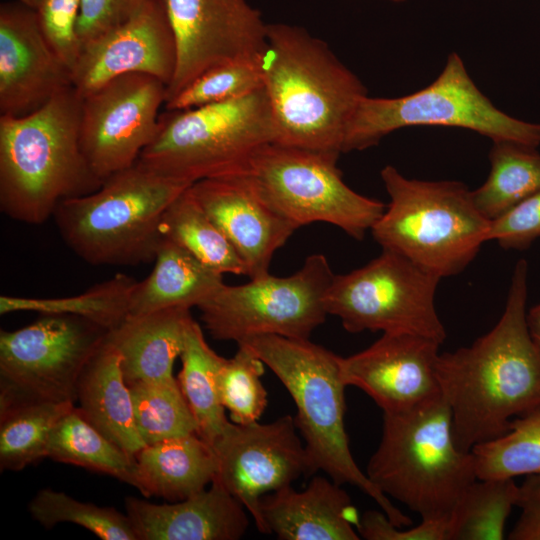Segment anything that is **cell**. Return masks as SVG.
<instances>
[{
	"mask_svg": "<svg viewBox=\"0 0 540 540\" xmlns=\"http://www.w3.org/2000/svg\"><path fill=\"white\" fill-rule=\"evenodd\" d=\"M527 298L528 263L519 259L496 325L470 346L438 356L441 396L463 451L501 436L514 418L540 406V352L527 326Z\"/></svg>",
	"mask_w": 540,
	"mask_h": 540,
	"instance_id": "1",
	"label": "cell"
},
{
	"mask_svg": "<svg viewBox=\"0 0 540 540\" xmlns=\"http://www.w3.org/2000/svg\"><path fill=\"white\" fill-rule=\"evenodd\" d=\"M275 142L341 154L347 126L367 95L360 79L304 28L271 23L258 57Z\"/></svg>",
	"mask_w": 540,
	"mask_h": 540,
	"instance_id": "2",
	"label": "cell"
},
{
	"mask_svg": "<svg viewBox=\"0 0 540 540\" xmlns=\"http://www.w3.org/2000/svg\"><path fill=\"white\" fill-rule=\"evenodd\" d=\"M81 104L71 86L27 115H0V209L9 218L45 223L61 201L102 185L82 149Z\"/></svg>",
	"mask_w": 540,
	"mask_h": 540,
	"instance_id": "3",
	"label": "cell"
},
{
	"mask_svg": "<svg viewBox=\"0 0 540 540\" xmlns=\"http://www.w3.org/2000/svg\"><path fill=\"white\" fill-rule=\"evenodd\" d=\"M237 344L248 346L281 381L296 406L294 417L313 474L350 484L373 499L397 527L412 520L384 495L357 465L345 430V388L341 357L309 339L258 335Z\"/></svg>",
	"mask_w": 540,
	"mask_h": 540,
	"instance_id": "4",
	"label": "cell"
},
{
	"mask_svg": "<svg viewBox=\"0 0 540 540\" xmlns=\"http://www.w3.org/2000/svg\"><path fill=\"white\" fill-rule=\"evenodd\" d=\"M365 473L384 495L422 520L450 518L477 479L471 451L455 443L442 396L408 411L383 413L380 442Z\"/></svg>",
	"mask_w": 540,
	"mask_h": 540,
	"instance_id": "5",
	"label": "cell"
},
{
	"mask_svg": "<svg viewBox=\"0 0 540 540\" xmlns=\"http://www.w3.org/2000/svg\"><path fill=\"white\" fill-rule=\"evenodd\" d=\"M192 184L136 162L107 177L95 191L67 198L53 217L67 246L91 265L154 262L169 205Z\"/></svg>",
	"mask_w": 540,
	"mask_h": 540,
	"instance_id": "6",
	"label": "cell"
},
{
	"mask_svg": "<svg viewBox=\"0 0 540 540\" xmlns=\"http://www.w3.org/2000/svg\"><path fill=\"white\" fill-rule=\"evenodd\" d=\"M380 175L390 202L370 230L374 240L439 278L463 271L488 241L491 223L471 190L455 180L410 179L392 165Z\"/></svg>",
	"mask_w": 540,
	"mask_h": 540,
	"instance_id": "7",
	"label": "cell"
},
{
	"mask_svg": "<svg viewBox=\"0 0 540 540\" xmlns=\"http://www.w3.org/2000/svg\"><path fill=\"white\" fill-rule=\"evenodd\" d=\"M263 88L246 96L159 115L154 140L138 163L169 178L193 184L239 173L261 146L275 142Z\"/></svg>",
	"mask_w": 540,
	"mask_h": 540,
	"instance_id": "8",
	"label": "cell"
},
{
	"mask_svg": "<svg viewBox=\"0 0 540 540\" xmlns=\"http://www.w3.org/2000/svg\"><path fill=\"white\" fill-rule=\"evenodd\" d=\"M411 126L458 127L492 141L540 145V124L498 109L477 87L456 52L449 54L436 79L418 91L395 98L364 96L347 126L342 152L367 149L395 130Z\"/></svg>",
	"mask_w": 540,
	"mask_h": 540,
	"instance_id": "9",
	"label": "cell"
},
{
	"mask_svg": "<svg viewBox=\"0 0 540 540\" xmlns=\"http://www.w3.org/2000/svg\"><path fill=\"white\" fill-rule=\"evenodd\" d=\"M339 155L271 142L257 149L237 174L298 228L324 222L362 240L387 205L345 183L337 167Z\"/></svg>",
	"mask_w": 540,
	"mask_h": 540,
	"instance_id": "10",
	"label": "cell"
},
{
	"mask_svg": "<svg viewBox=\"0 0 540 540\" xmlns=\"http://www.w3.org/2000/svg\"><path fill=\"white\" fill-rule=\"evenodd\" d=\"M334 275L325 255L312 254L290 276L268 273L241 285L224 284L199 305L201 320L216 340L309 339L328 315L326 295Z\"/></svg>",
	"mask_w": 540,
	"mask_h": 540,
	"instance_id": "11",
	"label": "cell"
},
{
	"mask_svg": "<svg viewBox=\"0 0 540 540\" xmlns=\"http://www.w3.org/2000/svg\"><path fill=\"white\" fill-rule=\"evenodd\" d=\"M441 278L386 249L347 274L334 275L326 310L350 333H411L440 344L446 330L435 307Z\"/></svg>",
	"mask_w": 540,
	"mask_h": 540,
	"instance_id": "12",
	"label": "cell"
},
{
	"mask_svg": "<svg viewBox=\"0 0 540 540\" xmlns=\"http://www.w3.org/2000/svg\"><path fill=\"white\" fill-rule=\"evenodd\" d=\"M108 330L81 317L43 314L0 332V406L20 401L76 402L80 377Z\"/></svg>",
	"mask_w": 540,
	"mask_h": 540,
	"instance_id": "13",
	"label": "cell"
},
{
	"mask_svg": "<svg viewBox=\"0 0 540 540\" xmlns=\"http://www.w3.org/2000/svg\"><path fill=\"white\" fill-rule=\"evenodd\" d=\"M167 86L146 74H125L82 96L80 139L102 181L136 164L158 131Z\"/></svg>",
	"mask_w": 540,
	"mask_h": 540,
	"instance_id": "14",
	"label": "cell"
},
{
	"mask_svg": "<svg viewBox=\"0 0 540 540\" xmlns=\"http://www.w3.org/2000/svg\"><path fill=\"white\" fill-rule=\"evenodd\" d=\"M291 415L268 423L231 422L211 445L218 481L253 517L257 530L268 534L260 509L267 493L312 475L304 441Z\"/></svg>",
	"mask_w": 540,
	"mask_h": 540,
	"instance_id": "15",
	"label": "cell"
},
{
	"mask_svg": "<svg viewBox=\"0 0 540 540\" xmlns=\"http://www.w3.org/2000/svg\"><path fill=\"white\" fill-rule=\"evenodd\" d=\"M177 51L165 103L203 72L225 62L255 59L268 24L248 0H159ZM165 105V104H164Z\"/></svg>",
	"mask_w": 540,
	"mask_h": 540,
	"instance_id": "16",
	"label": "cell"
},
{
	"mask_svg": "<svg viewBox=\"0 0 540 540\" xmlns=\"http://www.w3.org/2000/svg\"><path fill=\"white\" fill-rule=\"evenodd\" d=\"M440 345L411 333H383L366 349L341 357L343 381L366 393L383 413L414 409L441 397Z\"/></svg>",
	"mask_w": 540,
	"mask_h": 540,
	"instance_id": "17",
	"label": "cell"
},
{
	"mask_svg": "<svg viewBox=\"0 0 540 540\" xmlns=\"http://www.w3.org/2000/svg\"><path fill=\"white\" fill-rule=\"evenodd\" d=\"M72 72L50 44L38 12L0 5V115L24 116L71 87Z\"/></svg>",
	"mask_w": 540,
	"mask_h": 540,
	"instance_id": "18",
	"label": "cell"
},
{
	"mask_svg": "<svg viewBox=\"0 0 540 540\" xmlns=\"http://www.w3.org/2000/svg\"><path fill=\"white\" fill-rule=\"evenodd\" d=\"M177 64L175 38L159 0L133 18L83 45L72 68V85L84 96L125 74H146L167 87Z\"/></svg>",
	"mask_w": 540,
	"mask_h": 540,
	"instance_id": "19",
	"label": "cell"
},
{
	"mask_svg": "<svg viewBox=\"0 0 540 540\" xmlns=\"http://www.w3.org/2000/svg\"><path fill=\"white\" fill-rule=\"evenodd\" d=\"M191 190L234 247L247 276L268 274L274 253L298 227L270 208L240 174L203 179Z\"/></svg>",
	"mask_w": 540,
	"mask_h": 540,
	"instance_id": "20",
	"label": "cell"
},
{
	"mask_svg": "<svg viewBox=\"0 0 540 540\" xmlns=\"http://www.w3.org/2000/svg\"><path fill=\"white\" fill-rule=\"evenodd\" d=\"M138 540H238L246 533V508L218 481L172 504L125 499Z\"/></svg>",
	"mask_w": 540,
	"mask_h": 540,
	"instance_id": "21",
	"label": "cell"
},
{
	"mask_svg": "<svg viewBox=\"0 0 540 540\" xmlns=\"http://www.w3.org/2000/svg\"><path fill=\"white\" fill-rule=\"evenodd\" d=\"M268 534L281 540H359L360 515L341 484L314 476L301 491L292 485L262 496Z\"/></svg>",
	"mask_w": 540,
	"mask_h": 540,
	"instance_id": "22",
	"label": "cell"
},
{
	"mask_svg": "<svg viewBox=\"0 0 540 540\" xmlns=\"http://www.w3.org/2000/svg\"><path fill=\"white\" fill-rule=\"evenodd\" d=\"M192 320L190 309L172 308L128 316L110 330L106 343L120 355L126 383L174 378V362L184 349Z\"/></svg>",
	"mask_w": 540,
	"mask_h": 540,
	"instance_id": "23",
	"label": "cell"
},
{
	"mask_svg": "<svg viewBox=\"0 0 540 540\" xmlns=\"http://www.w3.org/2000/svg\"><path fill=\"white\" fill-rule=\"evenodd\" d=\"M76 401L86 420L131 457L146 446L136 427L120 355L106 341L83 371Z\"/></svg>",
	"mask_w": 540,
	"mask_h": 540,
	"instance_id": "24",
	"label": "cell"
},
{
	"mask_svg": "<svg viewBox=\"0 0 540 540\" xmlns=\"http://www.w3.org/2000/svg\"><path fill=\"white\" fill-rule=\"evenodd\" d=\"M154 263L150 275L138 281L132 292L128 316L199 307L225 284L222 273L166 237L160 243Z\"/></svg>",
	"mask_w": 540,
	"mask_h": 540,
	"instance_id": "25",
	"label": "cell"
},
{
	"mask_svg": "<svg viewBox=\"0 0 540 540\" xmlns=\"http://www.w3.org/2000/svg\"><path fill=\"white\" fill-rule=\"evenodd\" d=\"M135 459L141 494L173 502L204 490L218 470L213 448L197 433L146 445Z\"/></svg>",
	"mask_w": 540,
	"mask_h": 540,
	"instance_id": "26",
	"label": "cell"
},
{
	"mask_svg": "<svg viewBox=\"0 0 540 540\" xmlns=\"http://www.w3.org/2000/svg\"><path fill=\"white\" fill-rule=\"evenodd\" d=\"M180 358L182 368L177 381L197 422V434L211 446L231 423L220 401L217 385L224 357L208 345L202 328L193 319Z\"/></svg>",
	"mask_w": 540,
	"mask_h": 540,
	"instance_id": "27",
	"label": "cell"
},
{
	"mask_svg": "<svg viewBox=\"0 0 540 540\" xmlns=\"http://www.w3.org/2000/svg\"><path fill=\"white\" fill-rule=\"evenodd\" d=\"M492 142L490 173L471 191L474 205L490 221L540 190V153L536 147L507 140Z\"/></svg>",
	"mask_w": 540,
	"mask_h": 540,
	"instance_id": "28",
	"label": "cell"
},
{
	"mask_svg": "<svg viewBox=\"0 0 540 540\" xmlns=\"http://www.w3.org/2000/svg\"><path fill=\"white\" fill-rule=\"evenodd\" d=\"M47 457L110 475L138 488L136 459L91 425L76 406L53 428Z\"/></svg>",
	"mask_w": 540,
	"mask_h": 540,
	"instance_id": "29",
	"label": "cell"
},
{
	"mask_svg": "<svg viewBox=\"0 0 540 540\" xmlns=\"http://www.w3.org/2000/svg\"><path fill=\"white\" fill-rule=\"evenodd\" d=\"M161 231L209 268L246 275V267L227 237L194 196L191 186L166 209Z\"/></svg>",
	"mask_w": 540,
	"mask_h": 540,
	"instance_id": "30",
	"label": "cell"
},
{
	"mask_svg": "<svg viewBox=\"0 0 540 540\" xmlns=\"http://www.w3.org/2000/svg\"><path fill=\"white\" fill-rule=\"evenodd\" d=\"M73 402L20 401L0 406V467L20 471L47 457L51 432Z\"/></svg>",
	"mask_w": 540,
	"mask_h": 540,
	"instance_id": "31",
	"label": "cell"
},
{
	"mask_svg": "<svg viewBox=\"0 0 540 540\" xmlns=\"http://www.w3.org/2000/svg\"><path fill=\"white\" fill-rule=\"evenodd\" d=\"M137 282L131 276L118 273L72 297L35 299L3 295L0 297V313L36 311L42 314L73 315L110 331L128 317L131 295Z\"/></svg>",
	"mask_w": 540,
	"mask_h": 540,
	"instance_id": "32",
	"label": "cell"
},
{
	"mask_svg": "<svg viewBox=\"0 0 540 540\" xmlns=\"http://www.w3.org/2000/svg\"><path fill=\"white\" fill-rule=\"evenodd\" d=\"M519 485L513 478L476 479L461 496L450 517V540H502L517 507Z\"/></svg>",
	"mask_w": 540,
	"mask_h": 540,
	"instance_id": "33",
	"label": "cell"
},
{
	"mask_svg": "<svg viewBox=\"0 0 540 540\" xmlns=\"http://www.w3.org/2000/svg\"><path fill=\"white\" fill-rule=\"evenodd\" d=\"M470 451L477 479L540 474V406L514 418L501 436Z\"/></svg>",
	"mask_w": 540,
	"mask_h": 540,
	"instance_id": "34",
	"label": "cell"
},
{
	"mask_svg": "<svg viewBox=\"0 0 540 540\" xmlns=\"http://www.w3.org/2000/svg\"><path fill=\"white\" fill-rule=\"evenodd\" d=\"M128 385L136 427L146 445L197 433V422L177 378Z\"/></svg>",
	"mask_w": 540,
	"mask_h": 540,
	"instance_id": "35",
	"label": "cell"
},
{
	"mask_svg": "<svg viewBox=\"0 0 540 540\" xmlns=\"http://www.w3.org/2000/svg\"><path fill=\"white\" fill-rule=\"evenodd\" d=\"M29 511L45 528L69 522L88 529L102 540H138L127 514L81 502L52 489L40 490L30 501Z\"/></svg>",
	"mask_w": 540,
	"mask_h": 540,
	"instance_id": "36",
	"label": "cell"
},
{
	"mask_svg": "<svg viewBox=\"0 0 540 540\" xmlns=\"http://www.w3.org/2000/svg\"><path fill=\"white\" fill-rule=\"evenodd\" d=\"M235 355L224 358L217 376L219 398L236 424L257 422L264 413L268 396L261 380L264 362L246 345L237 344Z\"/></svg>",
	"mask_w": 540,
	"mask_h": 540,
	"instance_id": "37",
	"label": "cell"
},
{
	"mask_svg": "<svg viewBox=\"0 0 540 540\" xmlns=\"http://www.w3.org/2000/svg\"><path fill=\"white\" fill-rule=\"evenodd\" d=\"M263 88L258 58L240 59L208 69L168 100L165 110H183L246 96Z\"/></svg>",
	"mask_w": 540,
	"mask_h": 540,
	"instance_id": "38",
	"label": "cell"
},
{
	"mask_svg": "<svg viewBox=\"0 0 540 540\" xmlns=\"http://www.w3.org/2000/svg\"><path fill=\"white\" fill-rule=\"evenodd\" d=\"M80 3L81 0H42L37 11L46 37L71 72L80 52L76 32Z\"/></svg>",
	"mask_w": 540,
	"mask_h": 540,
	"instance_id": "39",
	"label": "cell"
},
{
	"mask_svg": "<svg viewBox=\"0 0 540 540\" xmlns=\"http://www.w3.org/2000/svg\"><path fill=\"white\" fill-rule=\"evenodd\" d=\"M540 238V190L491 221L488 241L504 249L523 250Z\"/></svg>",
	"mask_w": 540,
	"mask_h": 540,
	"instance_id": "40",
	"label": "cell"
},
{
	"mask_svg": "<svg viewBox=\"0 0 540 540\" xmlns=\"http://www.w3.org/2000/svg\"><path fill=\"white\" fill-rule=\"evenodd\" d=\"M150 0H81L76 32L83 45L137 15Z\"/></svg>",
	"mask_w": 540,
	"mask_h": 540,
	"instance_id": "41",
	"label": "cell"
},
{
	"mask_svg": "<svg viewBox=\"0 0 540 540\" xmlns=\"http://www.w3.org/2000/svg\"><path fill=\"white\" fill-rule=\"evenodd\" d=\"M357 531L366 540H450V518L397 527L382 510H367L360 516Z\"/></svg>",
	"mask_w": 540,
	"mask_h": 540,
	"instance_id": "42",
	"label": "cell"
},
{
	"mask_svg": "<svg viewBox=\"0 0 540 540\" xmlns=\"http://www.w3.org/2000/svg\"><path fill=\"white\" fill-rule=\"evenodd\" d=\"M521 514L508 535L510 540H540V474L527 476L519 486Z\"/></svg>",
	"mask_w": 540,
	"mask_h": 540,
	"instance_id": "43",
	"label": "cell"
},
{
	"mask_svg": "<svg viewBox=\"0 0 540 540\" xmlns=\"http://www.w3.org/2000/svg\"><path fill=\"white\" fill-rule=\"evenodd\" d=\"M526 321L533 343L540 352V304L527 311Z\"/></svg>",
	"mask_w": 540,
	"mask_h": 540,
	"instance_id": "44",
	"label": "cell"
},
{
	"mask_svg": "<svg viewBox=\"0 0 540 540\" xmlns=\"http://www.w3.org/2000/svg\"><path fill=\"white\" fill-rule=\"evenodd\" d=\"M31 9L38 11L41 6L42 0H15Z\"/></svg>",
	"mask_w": 540,
	"mask_h": 540,
	"instance_id": "45",
	"label": "cell"
},
{
	"mask_svg": "<svg viewBox=\"0 0 540 540\" xmlns=\"http://www.w3.org/2000/svg\"><path fill=\"white\" fill-rule=\"evenodd\" d=\"M389 1H392V2H395V3H401V2H404L406 0H389Z\"/></svg>",
	"mask_w": 540,
	"mask_h": 540,
	"instance_id": "46",
	"label": "cell"
}]
</instances>
